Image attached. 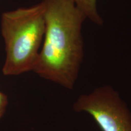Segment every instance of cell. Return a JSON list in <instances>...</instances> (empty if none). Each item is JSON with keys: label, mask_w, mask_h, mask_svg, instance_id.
<instances>
[{"label": "cell", "mask_w": 131, "mask_h": 131, "mask_svg": "<svg viewBox=\"0 0 131 131\" xmlns=\"http://www.w3.org/2000/svg\"><path fill=\"white\" fill-rule=\"evenodd\" d=\"M72 107L75 112L89 114L102 131H131V111L109 85L80 95Z\"/></svg>", "instance_id": "cell-3"}, {"label": "cell", "mask_w": 131, "mask_h": 131, "mask_svg": "<svg viewBox=\"0 0 131 131\" xmlns=\"http://www.w3.org/2000/svg\"><path fill=\"white\" fill-rule=\"evenodd\" d=\"M78 9L86 18L97 25H102L103 18L100 15L97 9V0H73Z\"/></svg>", "instance_id": "cell-4"}, {"label": "cell", "mask_w": 131, "mask_h": 131, "mask_svg": "<svg viewBox=\"0 0 131 131\" xmlns=\"http://www.w3.org/2000/svg\"><path fill=\"white\" fill-rule=\"evenodd\" d=\"M0 26L6 51L3 74L13 76L32 71L45 35L43 3L4 12Z\"/></svg>", "instance_id": "cell-2"}, {"label": "cell", "mask_w": 131, "mask_h": 131, "mask_svg": "<svg viewBox=\"0 0 131 131\" xmlns=\"http://www.w3.org/2000/svg\"><path fill=\"white\" fill-rule=\"evenodd\" d=\"M8 104L7 96L0 92V118L6 112V107Z\"/></svg>", "instance_id": "cell-5"}, {"label": "cell", "mask_w": 131, "mask_h": 131, "mask_svg": "<svg viewBox=\"0 0 131 131\" xmlns=\"http://www.w3.org/2000/svg\"><path fill=\"white\" fill-rule=\"evenodd\" d=\"M45 32L32 71L73 89L84 58L82 25L87 19L73 0H42Z\"/></svg>", "instance_id": "cell-1"}]
</instances>
